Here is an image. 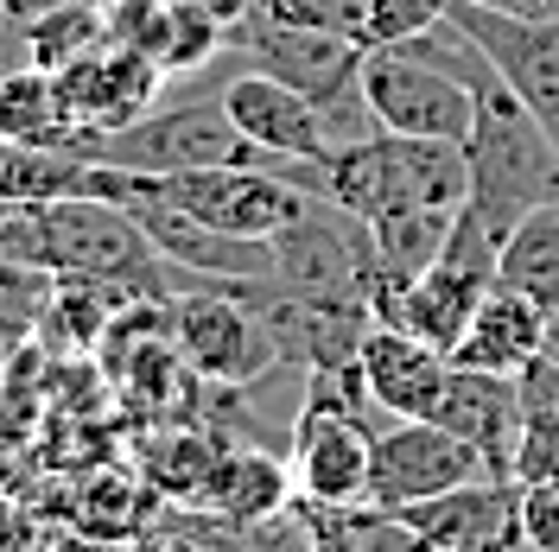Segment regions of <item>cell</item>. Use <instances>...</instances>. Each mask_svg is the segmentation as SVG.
I'll list each match as a JSON object with an SVG mask.
<instances>
[{"label": "cell", "instance_id": "cell-1", "mask_svg": "<svg viewBox=\"0 0 559 552\" xmlns=\"http://www.w3.org/2000/svg\"><path fill=\"white\" fill-rule=\"evenodd\" d=\"M477 96V128L464 140V166H471V197L464 209L502 242L522 216L559 197V140L540 128V115L502 83V70L477 58L464 76Z\"/></svg>", "mask_w": 559, "mask_h": 552}, {"label": "cell", "instance_id": "cell-2", "mask_svg": "<svg viewBox=\"0 0 559 552\" xmlns=\"http://www.w3.org/2000/svg\"><path fill=\"white\" fill-rule=\"evenodd\" d=\"M369 407L376 400L362 387V369H306V400H299L293 439H286L299 502H312V508L369 502V457H376Z\"/></svg>", "mask_w": 559, "mask_h": 552}, {"label": "cell", "instance_id": "cell-3", "mask_svg": "<svg viewBox=\"0 0 559 552\" xmlns=\"http://www.w3.org/2000/svg\"><path fill=\"white\" fill-rule=\"evenodd\" d=\"M229 51L242 58V70H267L280 83L306 89L331 121H337V140H369L382 134L376 115L362 103V58L369 45L344 33H318V26H293V20H274L267 7H254L242 26H229Z\"/></svg>", "mask_w": 559, "mask_h": 552}, {"label": "cell", "instance_id": "cell-4", "mask_svg": "<svg viewBox=\"0 0 559 552\" xmlns=\"http://www.w3.org/2000/svg\"><path fill=\"white\" fill-rule=\"evenodd\" d=\"M496 254H502V242L489 236L471 209H457V223H452V236H445V248H439V261H432L426 274H414L407 286L382 292V299H376V317H382V324H401L407 337L432 344L439 356H452V349L464 344L477 305L502 286Z\"/></svg>", "mask_w": 559, "mask_h": 552}, {"label": "cell", "instance_id": "cell-5", "mask_svg": "<svg viewBox=\"0 0 559 552\" xmlns=\"http://www.w3.org/2000/svg\"><path fill=\"white\" fill-rule=\"evenodd\" d=\"M103 159L140 178L216 172V166H274L236 128V115L223 108V96H159L134 128L103 140Z\"/></svg>", "mask_w": 559, "mask_h": 552}, {"label": "cell", "instance_id": "cell-6", "mask_svg": "<svg viewBox=\"0 0 559 552\" xmlns=\"http://www.w3.org/2000/svg\"><path fill=\"white\" fill-rule=\"evenodd\" d=\"M173 344L204 387H254L280 369V344L248 292L198 286L173 299Z\"/></svg>", "mask_w": 559, "mask_h": 552}, {"label": "cell", "instance_id": "cell-7", "mask_svg": "<svg viewBox=\"0 0 559 552\" xmlns=\"http://www.w3.org/2000/svg\"><path fill=\"white\" fill-rule=\"evenodd\" d=\"M362 103L376 115L382 134L401 140H471L477 128V96L471 83H457L452 70L419 64L401 45H376L362 58Z\"/></svg>", "mask_w": 559, "mask_h": 552}, {"label": "cell", "instance_id": "cell-8", "mask_svg": "<svg viewBox=\"0 0 559 552\" xmlns=\"http://www.w3.org/2000/svg\"><path fill=\"white\" fill-rule=\"evenodd\" d=\"M166 204H178L185 216H198L223 236H261L274 242L280 229H293L312 191H299L274 166H216V172H173V178H146Z\"/></svg>", "mask_w": 559, "mask_h": 552}, {"label": "cell", "instance_id": "cell-9", "mask_svg": "<svg viewBox=\"0 0 559 552\" xmlns=\"http://www.w3.org/2000/svg\"><path fill=\"white\" fill-rule=\"evenodd\" d=\"M489 477L471 439H457L439 419H394L376 432V457H369V508H414L426 495H445L457 483Z\"/></svg>", "mask_w": 559, "mask_h": 552}, {"label": "cell", "instance_id": "cell-10", "mask_svg": "<svg viewBox=\"0 0 559 552\" xmlns=\"http://www.w3.org/2000/svg\"><path fill=\"white\" fill-rule=\"evenodd\" d=\"M445 20L464 38H477V51L502 70V83L559 140V20H515V13H489L477 0H452Z\"/></svg>", "mask_w": 559, "mask_h": 552}, {"label": "cell", "instance_id": "cell-11", "mask_svg": "<svg viewBox=\"0 0 559 552\" xmlns=\"http://www.w3.org/2000/svg\"><path fill=\"white\" fill-rule=\"evenodd\" d=\"M58 76V96H64V115L83 128V134H121V128H134L146 108L166 96V70L153 64V58H140L128 45H96L90 58H76V64L51 70Z\"/></svg>", "mask_w": 559, "mask_h": 552}, {"label": "cell", "instance_id": "cell-12", "mask_svg": "<svg viewBox=\"0 0 559 552\" xmlns=\"http://www.w3.org/2000/svg\"><path fill=\"white\" fill-rule=\"evenodd\" d=\"M223 108L236 115V128H242L267 159H324L331 146H344V140H337V121H331L306 89L280 83L267 70H236V76L223 83Z\"/></svg>", "mask_w": 559, "mask_h": 552}, {"label": "cell", "instance_id": "cell-13", "mask_svg": "<svg viewBox=\"0 0 559 552\" xmlns=\"http://www.w3.org/2000/svg\"><path fill=\"white\" fill-rule=\"evenodd\" d=\"M432 552H484L522 533V483L509 477H477L445 495H426L414 508H394Z\"/></svg>", "mask_w": 559, "mask_h": 552}, {"label": "cell", "instance_id": "cell-14", "mask_svg": "<svg viewBox=\"0 0 559 552\" xmlns=\"http://www.w3.org/2000/svg\"><path fill=\"white\" fill-rule=\"evenodd\" d=\"M356 369H362V387L369 400L382 407L388 419H432L445 387H452V356H439L432 344L407 337L401 324H369V337L356 349Z\"/></svg>", "mask_w": 559, "mask_h": 552}, {"label": "cell", "instance_id": "cell-15", "mask_svg": "<svg viewBox=\"0 0 559 552\" xmlns=\"http://www.w3.org/2000/svg\"><path fill=\"white\" fill-rule=\"evenodd\" d=\"M439 425H452L457 439H471L489 477L515 483V445H522V375H477L452 362V387L439 400Z\"/></svg>", "mask_w": 559, "mask_h": 552}, {"label": "cell", "instance_id": "cell-16", "mask_svg": "<svg viewBox=\"0 0 559 552\" xmlns=\"http://www.w3.org/2000/svg\"><path fill=\"white\" fill-rule=\"evenodd\" d=\"M540 356H547V311L515 286H496L477 305L464 344L452 349L457 369H477V375H527Z\"/></svg>", "mask_w": 559, "mask_h": 552}, {"label": "cell", "instance_id": "cell-17", "mask_svg": "<svg viewBox=\"0 0 559 552\" xmlns=\"http://www.w3.org/2000/svg\"><path fill=\"white\" fill-rule=\"evenodd\" d=\"M0 134L13 146H51V153H76V159H103V140L70 121L58 76L38 64L0 70Z\"/></svg>", "mask_w": 559, "mask_h": 552}, {"label": "cell", "instance_id": "cell-18", "mask_svg": "<svg viewBox=\"0 0 559 552\" xmlns=\"http://www.w3.org/2000/svg\"><path fill=\"white\" fill-rule=\"evenodd\" d=\"M299 502V483H293V464L274 457L261 445H229L210 470L204 495L191 508L204 515H223V520H274Z\"/></svg>", "mask_w": 559, "mask_h": 552}, {"label": "cell", "instance_id": "cell-19", "mask_svg": "<svg viewBox=\"0 0 559 552\" xmlns=\"http://www.w3.org/2000/svg\"><path fill=\"white\" fill-rule=\"evenodd\" d=\"M223 451H229V439L210 432V425H166L159 439L140 445V477L153 483V495H159L166 508H191V502L204 495V483H210V470H216Z\"/></svg>", "mask_w": 559, "mask_h": 552}, {"label": "cell", "instance_id": "cell-20", "mask_svg": "<svg viewBox=\"0 0 559 552\" xmlns=\"http://www.w3.org/2000/svg\"><path fill=\"white\" fill-rule=\"evenodd\" d=\"M502 286L527 292L540 311H559V197L540 204L534 216H522L509 236H502Z\"/></svg>", "mask_w": 559, "mask_h": 552}, {"label": "cell", "instance_id": "cell-21", "mask_svg": "<svg viewBox=\"0 0 559 552\" xmlns=\"http://www.w3.org/2000/svg\"><path fill=\"white\" fill-rule=\"evenodd\" d=\"M299 508L312 520V552H432L394 508H369V502H356V508L299 502Z\"/></svg>", "mask_w": 559, "mask_h": 552}, {"label": "cell", "instance_id": "cell-22", "mask_svg": "<svg viewBox=\"0 0 559 552\" xmlns=\"http://www.w3.org/2000/svg\"><path fill=\"white\" fill-rule=\"evenodd\" d=\"M20 33H26V64L64 70L90 58L96 45H108V13L103 7H45L33 20H20Z\"/></svg>", "mask_w": 559, "mask_h": 552}, {"label": "cell", "instance_id": "cell-23", "mask_svg": "<svg viewBox=\"0 0 559 552\" xmlns=\"http://www.w3.org/2000/svg\"><path fill=\"white\" fill-rule=\"evenodd\" d=\"M51 292H58V274L0 261V381H7V369L33 349V331H45Z\"/></svg>", "mask_w": 559, "mask_h": 552}, {"label": "cell", "instance_id": "cell-24", "mask_svg": "<svg viewBox=\"0 0 559 552\" xmlns=\"http://www.w3.org/2000/svg\"><path fill=\"white\" fill-rule=\"evenodd\" d=\"M153 483L146 477H103V483L83 489L76 502V527L83 540H140L146 520H153Z\"/></svg>", "mask_w": 559, "mask_h": 552}, {"label": "cell", "instance_id": "cell-25", "mask_svg": "<svg viewBox=\"0 0 559 552\" xmlns=\"http://www.w3.org/2000/svg\"><path fill=\"white\" fill-rule=\"evenodd\" d=\"M229 51V26L216 13H198V7H178L173 13V38L159 51V70L166 83H191V76H210Z\"/></svg>", "mask_w": 559, "mask_h": 552}, {"label": "cell", "instance_id": "cell-26", "mask_svg": "<svg viewBox=\"0 0 559 552\" xmlns=\"http://www.w3.org/2000/svg\"><path fill=\"white\" fill-rule=\"evenodd\" d=\"M515 483H559V400L522 394V445H515Z\"/></svg>", "mask_w": 559, "mask_h": 552}, {"label": "cell", "instance_id": "cell-27", "mask_svg": "<svg viewBox=\"0 0 559 552\" xmlns=\"http://www.w3.org/2000/svg\"><path fill=\"white\" fill-rule=\"evenodd\" d=\"M108 38L115 45H128L140 58H153L159 64V51H166V38H173V0H108Z\"/></svg>", "mask_w": 559, "mask_h": 552}, {"label": "cell", "instance_id": "cell-28", "mask_svg": "<svg viewBox=\"0 0 559 552\" xmlns=\"http://www.w3.org/2000/svg\"><path fill=\"white\" fill-rule=\"evenodd\" d=\"M452 0H369V20H362V45H407V38L445 26Z\"/></svg>", "mask_w": 559, "mask_h": 552}, {"label": "cell", "instance_id": "cell-29", "mask_svg": "<svg viewBox=\"0 0 559 552\" xmlns=\"http://www.w3.org/2000/svg\"><path fill=\"white\" fill-rule=\"evenodd\" d=\"M274 20H293V26H318V33H344L362 38V20H369V0H261Z\"/></svg>", "mask_w": 559, "mask_h": 552}, {"label": "cell", "instance_id": "cell-30", "mask_svg": "<svg viewBox=\"0 0 559 552\" xmlns=\"http://www.w3.org/2000/svg\"><path fill=\"white\" fill-rule=\"evenodd\" d=\"M51 527L26 508V502H13V495H0V552H51Z\"/></svg>", "mask_w": 559, "mask_h": 552}, {"label": "cell", "instance_id": "cell-31", "mask_svg": "<svg viewBox=\"0 0 559 552\" xmlns=\"http://www.w3.org/2000/svg\"><path fill=\"white\" fill-rule=\"evenodd\" d=\"M173 7H198V13H216L223 26H242L248 13L261 7V0H173Z\"/></svg>", "mask_w": 559, "mask_h": 552}, {"label": "cell", "instance_id": "cell-32", "mask_svg": "<svg viewBox=\"0 0 559 552\" xmlns=\"http://www.w3.org/2000/svg\"><path fill=\"white\" fill-rule=\"evenodd\" d=\"M489 13H515V20H559V0H477Z\"/></svg>", "mask_w": 559, "mask_h": 552}, {"label": "cell", "instance_id": "cell-33", "mask_svg": "<svg viewBox=\"0 0 559 552\" xmlns=\"http://www.w3.org/2000/svg\"><path fill=\"white\" fill-rule=\"evenodd\" d=\"M45 7H108V0H0V13H13V20H33Z\"/></svg>", "mask_w": 559, "mask_h": 552}, {"label": "cell", "instance_id": "cell-34", "mask_svg": "<svg viewBox=\"0 0 559 552\" xmlns=\"http://www.w3.org/2000/svg\"><path fill=\"white\" fill-rule=\"evenodd\" d=\"M7 159H13V140L0 134V172H7Z\"/></svg>", "mask_w": 559, "mask_h": 552}]
</instances>
